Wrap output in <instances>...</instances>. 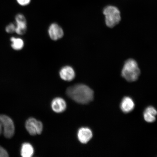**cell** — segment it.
<instances>
[{
  "label": "cell",
  "mask_w": 157,
  "mask_h": 157,
  "mask_svg": "<svg viewBox=\"0 0 157 157\" xmlns=\"http://www.w3.org/2000/svg\"><path fill=\"white\" fill-rule=\"evenodd\" d=\"M135 107L133 100L130 97H125L123 98L121 104V108L123 113H128L132 111Z\"/></svg>",
  "instance_id": "10"
},
{
  "label": "cell",
  "mask_w": 157,
  "mask_h": 157,
  "mask_svg": "<svg viewBox=\"0 0 157 157\" xmlns=\"http://www.w3.org/2000/svg\"><path fill=\"white\" fill-rule=\"evenodd\" d=\"M11 47L13 50L19 51L22 50L24 46V42L22 39L15 37L10 38Z\"/></svg>",
  "instance_id": "12"
},
{
  "label": "cell",
  "mask_w": 157,
  "mask_h": 157,
  "mask_svg": "<svg viewBox=\"0 0 157 157\" xmlns=\"http://www.w3.org/2000/svg\"><path fill=\"white\" fill-rule=\"evenodd\" d=\"M15 32L17 34L23 35L26 33L27 30V22H15Z\"/></svg>",
  "instance_id": "13"
},
{
  "label": "cell",
  "mask_w": 157,
  "mask_h": 157,
  "mask_svg": "<svg viewBox=\"0 0 157 157\" xmlns=\"http://www.w3.org/2000/svg\"><path fill=\"white\" fill-rule=\"evenodd\" d=\"M52 109L55 112L57 113H62L66 109V103L63 99L60 98H55L52 101Z\"/></svg>",
  "instance_id": "9"
},
{
  "label": "cell",
  "mask_w": 157,
  "mask_h": 157,
  "mask_svg": "<svg viewBox=\"0 0 157 157\" xmlns=\"http://www.w3.org/2000/svg\"><path fill=\"white\" fill-rule=\"evenodd\" d=\"M145 111L151 113L155 116L157 114L156 110L154 107L152 106H149L147 107L146 109H145Z\"/></svg>",
  "instance_id": "17"
},
{
  "label": "cell",
  "mask_w": 157,
  "mask_h": 157,
  "mask_svg": "<svg viewBox=\"0 0 157 157\" xmlns=\"http://www.w3.org/2000/svg\"><path fill=\"white\" fill-rule=\"evenodd\" d=\"M144 118L145 121L148 123L154 122L156 120L155 116L146 111L144 113Z\"/></svg>",
  "instance_id": "14"
},
{
  "label": "cell",
  "mask_w": 157,
  "mask_h": 157,
  "mask_svg": "<svg viewBox=\"0 0 157 157\" xmlns=\"http://www.w3.org/2000/svg\"><path fill=\"white\" fill-rule=\"evenodd\" d=\"M31 0H17V1L20 5L26 6L29 4Z\"/></svg>",
  "instance_id": "18"
},
{
  "label": "cell",
  "mask_w": 157,
  "mask_h": 157,
  "mask_svg": "<svg viewBox=\"0 0 157 157\" xmlns=\"http://www.w3.org/2000/svg\"><path fill=\"white\" fill-rule=\"evenodd\" d=\"M2 132H3L2 124L1 121V120H0V135L1 134Z\"/></svg>",
  "instance_id": "20"
},
{
  "label": "cell",
  "mask_w": 157,
  "mask_h": 157,
  "mask_svg": "<svg viewBox=\"0 0 157 157\" xmlns=\"http://www.w3.org/2000/svg\"><path fill=\"white\" fill-rule=\"evenodd\" d=\"M140 73L136 61L129 59L125 62L121 72V75L127 81L132 82L138 79Z\"/></svg>",
  "instance_id": "2"
},
{
  "label": "cell",
  "mask_w": 157,
  "mask_h": 157,
  "mask_svg": "<svg viewBox=\"0 0 157 157\" xmlns=\"http://www.w3.org/2000/svg\"><path fill=\"white\" fill-rule=\"evenodd\" d=\"M103 13L105 16V24L109 28L115 27L121 20L120 12L114 6H107L104 9Z\"/></svg>",
  "instance_id": "3"
},
{
  "label": "cell",
  "mask_w": 157,
  "mask_h": 157,
  "mask_svg": "<svg viewBox=\"0 0 157 157\" xmlns=\"http://www.w3.org/2000/svg\"><path fill=\"white\" fill-rule=\"evenodd\" d=\"M21 155L23 157H31L34 153V149L32 145L28 143H23L21 147Z\"/></svg>",
  "instance_id": "11"
},
{
  "label": "cell",
  "mask_w": 157,
  "mask_h": 157,
  "mask_svg": "<svg viewBox=\"0 0 157 157\" xmlns=\"http://www.w3.org/2000/svg\"><path fill=\"white\" fill-rule=\"evenodd\" d=\"M15 22H27L25 16L21 13H18L15 17Z\"/></svg>",
  "instance_id": "16"
},
{
  "label": "cell",
  "mask_w": 157,
  "mask_h": 157,
  "mask_svg": "<svg viewBox=\"0 0 157 157\" xmlns=\"http://www.w3.org/2000/svg\"><path fill=\"white\" fill-rule=\"evenodd\" d=\"M25 128L31 135L40 134L43 131V125L42 122L34 118H29L26 121Z\"/></svg>",
  "instance_id": "5"
},
{
  "label": "cell",
  "mask_w": 157,
  "mask_h": 157,
  "mask_svg": "<svg viewBox=\"0 0 157 157\" xmlns=\"http://www.w3.org/2000/svg\"><path fill=\"white\" fill-rule=\"evenodd\" d=\"M66 93L68 97L78 103L87 104L94 99L93 90L83 84H76L68 87Z\"/></svg>",
  "instance_id": "1"
},
{
  "label": "cell",
  "mask_w": 157,
  "mask_h": 157,
  "mask_svg": "<svg viewBox=\"0 0 157 157\" xmlns=\"http://www.w3.org/2000/svg\"><path fill=\"white\" fill-rule=\"evenodd\" d=\"M60 77L66 81H71L75 78V73L73 68L67 66L61 68L59 72Z\"/></svg>",
  "instance_id": "8"
},
{
  "label": "cell",
  "mask_w": 157,
  "mask_h": 157,
  "mask_svg": "<svg viewBox=\"0 0 157 157\" xmlns=\"http://www.w3.org/2000/svg\"><path fill=\"white\" fill-rule=\"evenodd\" d=\"M9 156L7 151L2 147L0 146V157H7Z\"/></svg>",
  "instance_id": "19"
},
{
  "label": "cell",
  "mask_w": 157,
  "mask_h": 157,
  "mask_svg": "<svg viewBox=\"0 0 157 157\" xmlns=\"http://www.w3.org/2000/svg\"><path fill=\"white\" fill-rule=\"evenodd\" d=\"M0 120L2 124L5 136L7 138H11L15 132V126L12 120L5 115H0Z\"/></svg>",
  "instance_id": "4"
},
{
  "label": "cell",
  "mask_w": 157,
  "mask_h": 157,
  "mask_svg": "<svg viewBox=\"0 0 157 157\" xmlns=\"http://www.w3.org/2000/svg\"><path fill=\"white\" fill-rule=\"evenodd\" d=\"M48 33L50 38L55 41L61 39L64 36L63 29L56 23H52L49 26Z\"/></svg>",
  "instance_id": "6"
},
{
  "label": "cell",
  "mask_w": 157,
  "mask_h": 157,
  "mask_svg": "<svg viewBox=\"0 0 157 157\" xmlns=\"http://www.w3.org/2000/svg\"><path fill=\"white\" fill-rule=\"evenodd\" d=\"M93 136V132L91 129L88 128H81L78 131V140L83 144L87 143L91 140Z\"/></svg>",
  "instance_id": "7"
},
{
  "label": "cell",
  "mask_w": 157,
  "mask_h": 157,
  "mask_svg": "<svg viewBox=\"0 0 157 157\" xmlns=\"http://www.w3.org/2000/svg\"><path fill=\"white\" fill-rule=\"evenodd\" d=\"M15 23H10L6 26L5 30L6 32L9 34H13L15 32Z\"/></svg>",
  "instance_id": "15"
}]
</instances>
